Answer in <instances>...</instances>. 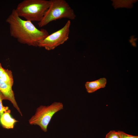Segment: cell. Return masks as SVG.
<instances>
[{"label": "cell", "instance_id": "6da1fadb", "mask_svg": "<svg viewBox=\"0 0 138 138\" xmlns=\"http://www.w3.org/2000/svg\"><path fill=\"white\" fill-rule=\"evenodd\" d=\"M6 22L9 25L10 36L22 44L38 47L40 41L49 35L46 29H39L32 22L22 19L15 9L12 10Z\"/></svg>", "mask_w": 138, "mask_h": 138}, {"label": "cell", "instance_id": "7a4b0ae2", "mask_svg": "<svg viewBox=\"0 0 138 138\" xmlns=\"http://www.w3.org/2000/svg\"><path fill=\"white\" fill-rule=\"evenodd\" d=\"M50 4V1L24 0L18 5L15 10L20 17L31 22H39L42 19Z\"/></svg>", "mask_w": 138, "mask_h": 138}, {"label": "cell", "instance_id": "3957f363", "mask_svg": "<svg viewBox=\"0 0 138 138\" xmlns=\"http://www.w3.org/2000/svg\"><path fill=\"white\" fill-rule=\"evenodd\" d=\"M50 4L42 20L38 23L39 27H44L50 22L62 18L74 20L76 17L73 10L64 0H50Z\"/></svg>", "mask_w": 138, "mask_h": 138}, {"label": "cell", "instance_id": "277c9868", "mask_svg": "<svg viewBox=\"0 0 138 138\" xmlns=\"http://www.w3.org/2000/svg\"><path fill=\"white\" fill-rule=\"evenodd\" d=\"M63 108V104L54 102L49 106H41L38 108L35 114L29 120L30 125H37L45 132L47 131L48 125L54 115Z\"/></svg>", "mask_w": 138, "mask_h": 138}, {"label": "cell", "instance_id": "5b68a950", "mask_svg": "<svg viewBox=\"0 0 138 138\" xmlns=\"http://www.w3.org/2000/svg\"><path fill=\"white\" fill-rule=\"evenodd\" d=\"M71 24L70 20H68L62 28L40 41L38 47L51 50L63 44L68 39Z\"/></svg>", "mask_w": 138, "mask_h": 138}, {"label": "cell", "instance_id": "8992f818", "mask_svg": "<svg viewBox=\"0 0 138 138\" xmlns=\"http://www.w3.org/2000/svg\"><path fill=\"white\" fill-rule=\"evenodd\" d=\"M12 86L7 84L0 78V92L2 94L4 100L9 101L14 107L22 116L21 112L16 101Z\"/></svg>", "mask_w": 138, "mask_h": 138}, {"label": "cell", "instance_id": "52a82bcc", "mask_svg": "<svg viewBox=\"0 0 138 138\" xmlns=\"http://www.w3.org/2000/svg\"><path fill=\"white\" fill-rule=\"evenodd\" d=\"M106 82V78H101L95 81L87 82L85 84V88L88 93H92L100 88L105 87Z\"/></svg>", "mask_w": 138, "mask_h": 138}, {"label": "cell", "instance_id": "ba28073f", "mask_svg": "<svg viewBox=\"0 0 138 138\" xmlns=\"http://www.w3.org/2000/svg\"><path fill=\"white\" fill-rule=\"evenodd\" d=\"M10 113V110L9 109L4 112L0 118V123L4 128L13 129L15 123L18 122L12 117Z\"/></svg>", "mask_w": 138, "mask_h": 138}, {"label": "cell", "instance_id": "9c48e42d", "mask_svg": "<svg viewBox=\"0 0 138 138\" xmlns=\"http://www.w3.org/2000/svg\"><path fill=\"white\" fill-rule=\"evenodd\" d=\"M0 78L4 82L12 86L14 80L12 72L10 70L3 68L0 63Z\"/></svg>", "mask_w": 138, "mask_h": 138}, {"label": "cell", "instance_id": "30bf717a", "mask_svg": "<svg viewBox=\"0 0 138 138\" xmlns=\"http://www.w3.org/2000/svg\"><path fill=\"white\" fill-rule=\"evenodd\" d=\"M113 5L115 8L126 7L131 8L132 4L135 1L133 0H114L113 1Z\"/></svg>", "mask_w": 138, "mask_h": 138}, {"label": "cell", "instance_id": "8fae6325", "mask_svg": "<svg viewBox=\"0 0 138 138\" xmlns=\"http://www.w3.org/2000/svg\"><path fill=\"white\" fill-rule=\"evenodd\" d=\"M4 100V97L0 92V118L2 117L4 113L9 110L8 107L4 106L2 104V101Z\"/></svg>", "mask_w": 138, "mask_h": 138}, {"label": "cell", "instance_id": "7c38bea8", "mask_svg": "<svg viewBox=\"0 0 138 138\" xmlns=\"http://www.w3.org/2000/svg\"><path fill=\"white\" fill-rule=\"evenodd\" d=\"M105 138H121L118 131H111L106 135Z\"/></svg>", "mask_w": 138, "mask_h": 138}, {"label": "cell", "instance_id": "4fadbf2b", "mask_svg": "<svg viewBox=\"0 0 138 138\" xmlns=\"http://www.w3.org/2000/svg\"><path fill=\"white\" fill-rule=\"evenodd\" d=\"M118 132L121 138H138V136L130 135L122 131H118Z\"/></svg>", "mask_w": 138, "mask_h": 138}]
</instances>
